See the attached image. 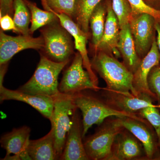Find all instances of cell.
I'll use <instances>...</instances> for the list:
<instances>
[{"label": "cell", "mask_w": 160, "mask_h": 160, "mask_svg": "<svg viewBox=\"0 0 160 160\" xmlns=\"http://www.w3.org/2000/svg\"><path fill=\"white\" fill-rule=\"evenodd\" d=\"M72 96L75 105L82 112L83 138L93 125L98 126L110 117L141 118L138 115L129 114L114 109L98 91L88 89Z\"/></svg>", "instance_id": "6da1fadb"}, {"label": "cell", "mask_w": 160, "mask_h": 160, "mask_svg": "<svg viewBox=\"0 0 160 160\" xmlns=\"http://www.w3.org/2000/svg\"><path fill=\"white\" fill-rule=\"evenodd\" d=\"M92 56L90 60L92 68L106 82V88L138 96L132 86L133 73L122 62L102 52L98 51Z\"/></svg>", "instance_id": "7a4b0ae2"}, {"label": "cell", "mask_w": 160, "mask_h": 160, "mask_svg": "<svg viewBox=\"0 0 160 160\" xmlns=\"http://www.w3.org/2000/svg\"><path fill=\"white\" fill-rule=\"evenodd\" d=\"M70 61L56 62L40 53V59L33 75L18 90L26 93L53 98L58 94L59 75Z\"/></svg>", "instance_id": "3957f363"}, {"label": "cell", "mask_w": 160, "mask_h": 160, "mask_svg": "<svg viewBox=\"0 0 160 160\" xmlns=\"http://www.w3.org/2000/svg\"><path fill=\"white\" fill-rule=\"evenodd\" d=\"M40 32L44 41L40 53L56 62L71 61L75 53L74 42L58 19L41 28Z\"/></svg>", "instance_id": "277c9868"}, {"label": "cell", "mask_w": 160, "mask_h": 160, "mask_svg": "<svg viewBox=\"0 0 160 160\" xmlns=\"http://www.w3.org/2000/svg\"><path fill=\"white\" fill-rule=\"evenodd\" d=\"M118 117L104 120L92 134L83 138L86 154L89 160H109L115 139L123 129Z\"/></svg>", "instance_id": "5b68a950"}, {"label": "cell", "mask_w": 160, "mask_h": 160, "mask_svg": "<svg viewBox=\"0 0 160 160\" xmlns=\"http://www.w3.org/2000/svg\"><path fill=\"white\" fill-rule=\"evenodd\" d=\"M53 98L54 106L50 121L53 132L55 149L58 160H60L71 128L72 115L77 108L72 95L59 92Z\"/></svg>", "instance_id": "8992f818"}, {"label": "cell", "mask_w": 160, "mask_h": 160, "mask_svg": "<svg viewBox=\"0 0 160 160\" xmlns=\"http://www.w3.org/2000/svg\"><path fill=\"white\" fill-rule=\"evenodd\" d=\"M82 55L77 52L75 53L71 64L63 72L59 84L60 92L73 95L85 90L99 91L101 89L92 79L89 72L85 70Z\"/></svg>", "instance_id": "52a82bcc"}, {"label": "cell", "mask_w": 160, "mask_h": 160, "mask_svg": "<svg viewBox=\"0 0 160 160\" xmlns=\"http://www.w3.org/2000/svg\"><path fill=\"white\" fill-rule=\"evenodd\" d=\"M157 22L153 16L147 13L131 16L129 20V24L136 49L141 59L148 54L157 39Z\"/></svg>", "instance_id": "ba28073f"}, {"label": "cell", "mask_w": 160, "mask_h": 160, "mask_svg": "<svg viewBox=\"0 0 160 160\" xmlns=\"http://www.w3.org/2000/svg\"><path fill=\"white\" fill-rule=\"evenodd\" d=\"M119 118L122 126L129 130L142 144L146 160L160 159V147L158 136L150 123L142 118L123 117Z\"/></svg>", "instance_id": "9c48e42d"}, {"label": "cell", "mask_w": 160, "mask_h": 160, "mask_svg": "<svg viewBox=\"0 0 160 160\" xmlns=\"http://www.w3.org/2000/svg\"><path fill=\"white\" fill-rule=\"evenodd\" d=\"M98 92L114 109L129 114L138 115L143 108L155 105L153 102L155 100L145 93L135 96L130 92L112 91L106 87L101 88Z\"/></svg>", "instance_id": "30bf717a"}, {"label": "cell", "mask_w": 160, "mask_h": 160, "mask_svg": "<svg viewBox=\"0 0 160 160\" xmlns=\"http://www.w3.org/2000/svg\"><path fill=\"white\" fill-rule=\"evenodd\" d=\"M44 46V39L42 36L34 38L32 35L19 34L11 36L0 30V65L9 63L18 52L27 49L41 51Z\"/></svg>", "instance_id": "8fae6325"}, {"label": "cell", "mask_w": 160, "mask_h": 160, "mask_svg": "<svg viewBox=\"0 0 160 160\" xmlns=\"http://www.w3.org/2000/svg\"><path fill=\"white\" fill-rule=\"evenodd\" d=\"M109 160H146V152L139 140L124 128L115 139Z\"/></svg>", "instance_id": "7c38bea8"}, {"label": "cell", "mask_w": 160, "mask_h": 160, "mask_svg": "<svg viewBox=\"0 0 160 160\" xmlns=\"http://www.w3.org/2000/svg\"><path fill=\"white\" fill-rule=\"evenodd\" d=\"M30 132L29 127L23 126L3 135L0 143L6 153L2 160H31L28 152Z\"/></svg>", "instance_id": "4fadbf2b"}, {"label": "cell", "mask_w": 160, "mask_h": 160, "mask_svg": "<svg viewBox=\"0 0 160 160\" xmlns=\"http://www.w3.org/2000/svg\"><path fill=\"white\" fill-rule=\"evenodd\" d=\"M79 110L76 108L73 112L71 128L60 160H89L83 143L82 120Z\"/></svg>", "instance_id": "5bb4252c"}, {"label": "cell", "mask_w": 160, "mask_h": 160, "mask_svg": "<svg viewBox=\"0 0 160 160\" xmlns=\"http://www.w3.org/2000/svg\"><path fill=\"white\" fill-rule=\"evenodd\" d=\"M0 100L1 102L6 100H15L27 103L49 120L54 106V100L51 97L11 90L5 88L3 84L0 85Z\"/></svg>", "instance_id": "9a60e30c"}, {"label": "cell", "mask_w": 160, "mask_h": 160, "mask_svg": "<svg viewBox=\"0 0 160 160\" xmlns=\"http://www.w3.org/2000/svg\"><path fill=\"white\" fill-rule=\"evenodd\" d=\"M57 16L60 23L67 30L74 39L75 48L82 55L83 66L89 72L92 79L97 86H98V79L91 67L90 60L88 56L87 44L91 35L87 34L81 29L72 18L63 13H58L52 11Z\"/></svg>", "instance_id": "2e32d148"}, {"label": "cell", "mask_w": 160, "mask_h": 160, "mask_svg": "<svg viewBox=\"0 0 160 160\" xmlns=\"http://www.w3.org/2000/svg\"><path fill=\"white\" fill-rule=\"evenodd\" d=\"M106 1L107 15L105 29L102 38L98 46L96 52H102L118 58H121V54L118 49L120 36L119 23L117 17L112 9V0H106Z\"/></svg>", "instance_id": "e0dca14e"}, {"label": "cell", "mask_w": 160, "mask_h": 160, "mask_svg": "<svg viewBox=\"0 0 160 160\" xmlns=\"http://www.w3.org/2000/svg\"><path fill=\"white\" fill-rule=\"evenodd\" d=\"M160 52L157 39L152 43L150 51L142 60L136 71L133 74L132 86L137 95L145 93L149 95L155 101L156 96L150 91L147 84V78L149 72L154 66L159 65Z\"/></svg>", "instance_id": "ac0fdd59"}, {"label": "cell", "mask_w": 160, "mask_h": 160, "mask_svg": "<svg viewBox=\"0 0 160 160\" xmlns=\"http://www.w3.org/2000/svg\"><path fill=\"white\" fill-rule=\"evenodd\" d=\"M118 49L122 58V63L133 74L142 59L137 52L129 24L120 29Z\"/></svg>", "instance_id": "d6986e66"}, {"label": "cell", "mask_w": 160, "mask_h": 160, "mask_svg": "<svg viewBox=\"0 0 160 160\" xmlns=\"http://www.w3.org/2000/svg\"><path fill=\"white\" fill-rule=\"evenodd\" d=\"M107 7L106 0H103L95 7L89 19L90 30V50L92 56L96 52L98 46L102 38L105 29Z\"/></svg>", "instance_id": "ffe728a7"}, {"label": "cell", "mask_w": 160, "mask_h": 160, "mask_svg": "<svg viewBox=\"0 0 160 160\" xmlns=\"http://www.w3.org/2000/svg\"><path fill=\"white\" fill-rule=\"evenodd\" d=\"M28 153L32 160H58L54 146L53 132L51 129L45 136L37 140H30Z\"/></svg>", "instance_id": "44dd1931"}, {"label": "cell", "mask_w": 160, "mask_h": 160, "mask_svg": "<svg viewBox=\"0 0 160 160\" xmlns=\"http://www.w3.org/2000/svg\"><path fill=\"white\" fill-rule=\"evenodd\" d=\"M103 0H76L72 19L81 29L90 34L89 19L97 6Z\"/></svg>", "instance_id": "7402d4cb"}, {"label": "cell", "mask_w": 160, "mask_h": 160, "mask_svg": "<svg viewBox=\"0 0 160 160\" xmlns=\"http://www.w3.org/2000/svg\"><path fill=\"white\" fill-rule=\"evenodd\" d=\"M30 10L31 15L30 33L32 35L38 29L58 20V18L53 12L42 10L37 4L29 0H24Z\"/></svg>", "instance_id": "603a6c76"}, {"label": "cell", "mask_w": 160, "mask_h": 160, "mask_svg": "<svg viewBox=\"0 0 160 160\" xmlns=\"http://www.w3.org/2000/svg\"><path fill=\"white\" fill-rule=\"evenodd\" d=\"M12 18L17 29V34L31 35L29 27L31 22V13L24 0H14Z\"/></svg>", "instance_id": "cb8c5ba5"}, {"label": "cell", "mask_w": 160, "mask_h": 160, "mask_svg": "<svg viewBox=\"0 0 160 160\" xmlns=\"http://www.w3.org/2000/svg\"><path fill=\"white\" fill-rule=\"evenodd\" d=\"M42 6L47 11L63 13L72 18L76 0H41Z\"/></svg>", "instance_id": "d4e9b609"}, {"label": "cell", "mask_w": 160, "mask_h": 160, "mask_svg": "<svg viewBox=\"0 0 160 160\" xmlns=\"http://www.w3.org/2000/svg\"><path fill=\"white\" fill-rule=\"evenodd\" d=\"M112 5L118 19L120 29L129 24L132 10L128 0H112Z\"/></svg>", "instance_id": "484cf974"}, {"label": "cell", "mask_w": 160, "mask_h": 160, "mask_svg": "<svg viewBox=\"0 0 160 160\" xmlns=\"http://www.w3.org/2000/svg\"><path fill=\"white\" fill-rule=\"evenodd\" d=\"M157 105L148 106L141 109L138 115L148 121L153 127L158 139L160 147V113Z\"/></svg>", "instance_id": "4316f807"}, {"label": "cell", "mask_w": 160, "mask_h": 160, "mask_svg": "<svg viewBox=\"0 0 160 160\" xmlns=\"http://www.w3.org/2000/svg\"><path fill=\"white\" fill-rule=\"evenodd\" d=\"M132 10L131 16L141 13L151 15L160 24V11L150 7L144 0H128Z\"/></svg>", "instance_id": "83f0119b"}, {"label": "cell", "mask_w": 160, "mask_h": 160, "mask_svg": "<svg viewBox=\"0 0 160 160\" xmlns=\"http://www.w3.org/2000/svg\"><path fill=\"white\" fill-rule=\"evenodd\" d=\"M147 84L150 91L156 96L158 105H160V64L154 66L149 72Z\"/></svg>", "instance_id": "f1b7e54d"}, {"label": "cell", "mask_w": 160, "mask_h": 160, "mask_svg": "<svg viewBox=\"0 0 160 160\" xmlns=\"http://www.w3.org/2000/svg\"><path fill=\"white\" fill-rule=\"evenodd\" d=\"M1 29L3 31H12L17 34V29L12 17L8 14L0 16Z\"/></svg>", "instance_id": "f546056e"}, {"label": "cell", "mask_w": 160, "mask_h": 160, "mask_svg": "<svg viewBox=\"0 0 160 160\" xmlns=\"http://www.w3.org/2000/svg\"><path fill=\"white\" fill-rule=\"evenodd\" d=\"M14 0H0V16L8 14L13 17Z\"/></svg>", "instance_id": "4dcf8cb0"}, {"label": "cell", "mask_w": 160, "mask_h": 160, "mask_svg": "<svg viewBox=\"0 0 160 160\" xmlns=\"http://www.w3.org/2000/svg\"><path fill=\"white\" fill-rule=\"evenodd\" d=\"M150 7L160 11V0H144Z\"/></svg>", "instance_id": "1f68e13d"}, {"label": "cell", "mask_w": 160, "mask_h": 160, "mask_svg": "<svg viewBox=\"0 0 160 160\" xmlns=\"http://www.w3.org/2000/svg\"><path fill=\"white\" fill-rule=\"evenodd\" d=\"M156 29L157 37V43L158 48L160 52V24L157 22L156 24Z\"/></svg>", "instance_id": "d6a6232c"}, {"label": "cell", "mask_w": 160, "mask_h": 160, "mask_svg": "<svg viewBox=\"0 0 160 160\" xmlns=\"http://www.w3.org/2000/svg\"><path fill=\"white\" fill-rule=\"evenodd\" d=\"M157 107L158 108H160V105H157Z\"/></svg>", "instance_id": "836d02e7"}]
</instances>
